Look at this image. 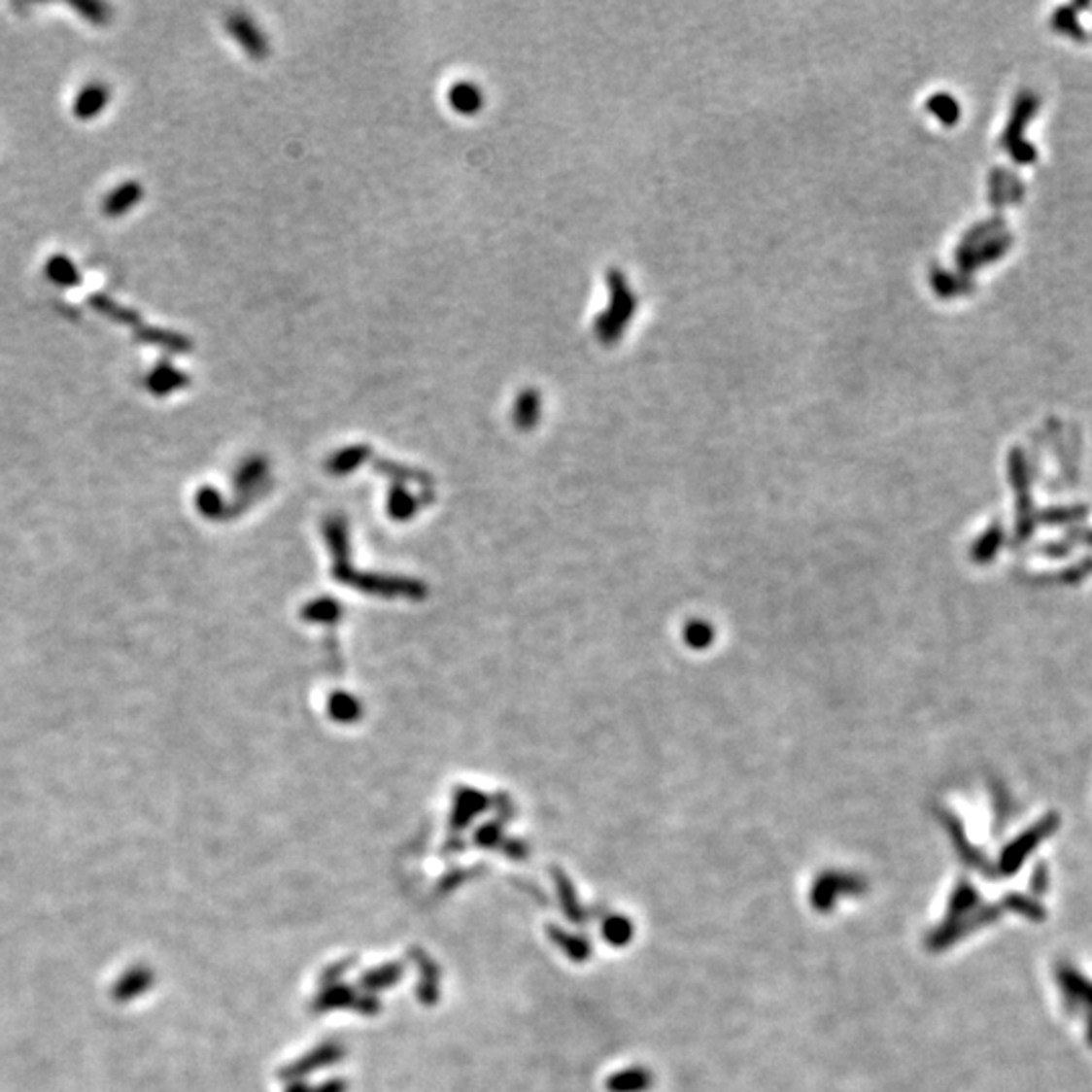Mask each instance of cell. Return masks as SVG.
Masks as SVG:
<instances>
[{
	"instance_id": "cell-1",
	"label": "cell",
	"mask_w": 1092,
	"mask_h": 1092,
	"mask_svg": "<svg viewBox=\"0 0 1092 1092\" xmlns=\"http://www.w3.org/2000/svg\"><path fill=\"white\" fill-rule=\"evenodd\" d=\"M229 35L241 45L243 51L252 59H265L269 55V43L267 37L261 33L257 24L241 13H235L227 18Z\"/></svg>"
},
{
	"instance_id": "cell-2",
	"label": "cell",
	"mask_w": 1092,
	"mask_h": 1092,
	"mask_svg": "<svg viewBox=\"0 0 1092 1092\" xmlns=\"http://www.w3.org/2000/svg\"><path fill=\"white\" fill-rule=\"evenodd\" d=\"M146 389L156 396H166L175 391H181L190 385V377L179 366L168 360H160L144 381Z\"/></svg>"
},
{
	"instance_id": "cell-3",
	"label": "cell",
	"mask_w": 1092,
	"mask_h": 1092,
	"mask_svg": "<svg viewBox=\"0 0 1092 1092\" xmlns=\"http://www.w3.org/2000/svg\"><path fill=\"white\" fill-rule=\"evenodd\" d=\"M134 338L142 344L156 346V349H160L164 353H170V355H185V353L192 351V340L190 338H187L181 332L166 330V328L142 324L140 328L134 330Z\"/></svg>"
},
{
	"instance_id": "cell-4",
	"label": "cell",
	"mask_w": 1092,
	"mask_h": 1092,
	"mask_svg": "<svg viewBox=\"0 0 1092 1092\" xmlns=\"http://www.w3.org/2000/svg\"><path fill=\"white\" fill-rule=\"evenodd\" d=\"M110 104V87L106 84H87L73 99V116L82 121L97 118Z\"/></svg>"
},
{
	"instance_id": "cell-5",
	"label": "cell",
	"mask_w": 1092,
	"mask_h": 1092,
	"mask_svg": "<svg viewBox=\"0 0 1092 1092\" xmlns=\"http://www.w3.org/2000/svg\"><path fill=\"white\" fill-rule=\"evenodd\" d=\"M144 198V188L138 181H126L114 190H110L102 203V211L108 219H118L128 215Z\"/></svg>"
},
{
	"instance_id": "cell-6",
	"label": "cell",
	"mask_w": 1092,
	"mask_h": 1092,
	"mask_svg": "<svg viewBox=\"0 0 1092 1092\" xmlns=\"http://www.w3.org/2000/svg\"><path fill=\"white\" fill-rule=\"evenodd\" d=\"M87 304H89V308H93L97 314H102L104 318L116 322V324L130 326V328H134V330L144 324L140 312H136L134 308H128V306L119 304L118 300H114V297L108 295V293L99 291V293L89 295Z\"/></svg>"
},
{
	"instance_id": "cell-7",
	"label": "cell",
	"mask_w": 1092,
	"mask_h": 1092,
	"mask_svg": "<svg viewBox=\"0 0 1092 1092\" xmlns=\"http://www.w3.org/2000/svg\"><path fill=\"white\" fill-rule=\"evenodd\" d=\"M1034 112H1038V97H1034L1032 93H1024L1020 99H1017L1015 110H1013V118H1011V121H1009V126H1007L1006 144H1007V148L1011 151V154L1015 153L1017 140H1020L1024 151L1036 153L1030 144H1024V142H1022L1024 126L1028 123V119L1034 116Z\"/></svg>"
},
{
	"instance_id": "cell-8",
	"label": "cell",
	"mask_w": 1092,
	"mask_h": 1092,
	"mask_svg": "<svg viewBox=\"0 0 1092 1092\" xmlns=\"http://www.w3.org/2000/svg\"><path fill=\"white\" fill-rule=\"evenodd\" d=\"M43 271H45V278L49 282H51L57 288H63V290L78 288L84 282L80 267L76 265V261H73L65 254H55V256L49 257L45 261Z\"/></svg>"
},
{
	"instance_id": "cell-9",
	"label": "cell",
	"mask_w": 1092,
	"mask_h": 1092,
	"mask_svg": "<svg viewBox=\"0 0 1092 1092\" xmlns=\"http://www.w3.org/2000/svg\"><path fill=\"white\" fill-rule=\"evenodd\" d=\"M450 106L461 116H476L484 108V93L471 82H458L448 91Z\"/></svg>"
},
{
	"instance_id": "cell-10",
	"label": "cell",
	"mask_w": 1092,
	"mask_h": 1092,
	"mask_svg": "<svg viewBox=\"0 0 1092 1092\" xmlns=\"http://www.w3.org/2000/svg\"><path fill=\"white\" fill-rule=\"evenodd\" d=\"M540 409V399H538V392L529 389L516 399V407H514V417H516V424L529 427L536 421Z\"/></svg>"
},
{
	"instance_id": "cell-11",
	"label": "cell",
	"mask_w": 1092,
	"mask_h": 1092,
	"mask_svg": "<svg viewBox=\"0 0 1092 1092\" xmlns=\"http://www.w3.org/2000/svg\"><path fill=\"white\" fill-rule=\"evenodd\" d=\"M71 9L76 11L84 20L95 24V27H104L110 22L112 11L106 3H95V0H82V3H71Z\"/></svg>"
},
{
	"instance_id": "cell-12",
	"label": "cell",
	"mask_w": 1092,
	"mask_h": 1092,
	"mask_svg": "<svg viewBox=\"0 0 1092 1092\" xmlns=\"http://www.w3.org/2000/svg\"><path fill=\"white\" fill-rule=\"evenodd\" d=\"M1054 27L1075 39H1082V29L1076 20V15H1073V11L1069 9H1062L1054 15Z\"/></svg>"
}]
</instances>
